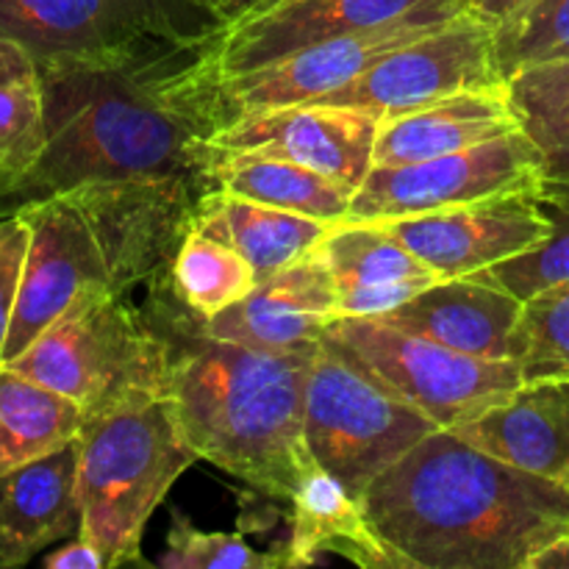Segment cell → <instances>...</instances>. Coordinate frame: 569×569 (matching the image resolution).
<instances>
[{
    "instance_id": "1",
    "label": "cell",
    "mask_w": 569,
    "mask_h": 569,
    "mask_svg": "<svg viewBox=\"0 0 569 569\" xmlns=\"http://www.w3.org/2000/svg\"><path fill=\"white\" fill-rule=\"evenodd\" d=\"M220 31V28H217ZM209 39L114 59L37 61L44 144L9 183L0 217L94 183L214 187V137L231 122Z\"/></svg>"
},
{
    "instance_id": "2",
    "label": "cell",
    "mask_w": 569,
    "mask_h": 569,
    "mask_svg": "<svg viewBox=\"0 0 569 569\" xmlns=\"http://www.w3.org/2000/svg\"><path fill=\"white\" fill-rule=\"evenodd\" d=\"M367 517L415 569H528L569 533V489L439 428L367 487Z\"/></svg>"
},
{
    "instance_id": "3",
    "label": "cell",
    "mask_w": 569,
    "mask_h": 569,
    "mask_svg": "<svg viewBox=\"0 0 569 569\" xmlns=\"http://www.w3.org/2000/svg\"><path fill=\"white\" fill-rule=\"evenodd\" d=\"M317 348H244L206 337L198 320L187 348L176 350L170 387L198 459L270 498L292 500L317 465L306 442V383Z\"/></svg>"
},
{
    "instance_id": "4",
    "label": "cell",
    "mask_w": 569,
    "mask_h": 569,
    "mask_svg": "<svg viewBox=\"0 0 569 569\" xmlns=\"http://www.w3.org/2000/svg\"><path fill=\"white\" fill-rule=\"evenodd\" d=\"M194 461L170 395L83 422L78 537L103 553L106 569L142 565L144 526Z\"/></svg>"
},
{
    "instance_id": "5",
    "label": "cell",
    "mask_w": 569,
    "mask_h": 569,
    "mask_svg": "<svg viewBox=\"0 0 569 569\" xmlns=\"http://www.w3.org/2000/svg\"><path fill=\"white\" fill-rule=\"evenodd\" d=\"M172 361L170 339L126 295H94L72 303L6 367L70 398L87 422L167 398Z\"/></svg>"
},
{
    "instance_id": "6",
    "label": "cell",
    "mask_w": 569,
    "mask_h": 569,
    "mask_svg": "<svg viewBox=\"0 0 569 569\" xmlns=\"http://www.w3.org/2000/svg\"><path fill=\"white\" fill-rule=\"evenodd\" d=\"M433 431L439 426L431 417L322 339L306 383V442L317 465L356 498Z\"/></svg>"
},
{
    "instance_id": "7",
    "label": "cell",
    "mask_w": 569,
    "mask_h": 569,
    "mask_svg": "<svg viewBox=\"0 0 569 569\" xmlns=\"http://www.w3.org/2000/svg\"><path fill=\"white\" fill-rule=\"evenodd\" d=\"M322 339L448 431L506 403L526 383L515 359L459 353L381 317H337Z\"/></svg>"
},
{
    "instance_id": "8",
    "label": "cell",
    "mask_w": 569,
    "mask_h": 569,
    "mask_svg": "<svg viewBox=\"0 0 569 569\" xmlns=\"http://www.w3.org/2000/svg\"><path fill=\"white\" fill-rule=\"evenodd\" d=\"M189 0H0V37L37 61L114 59L209 39Z\"/></svg>"
},
{
    "instance_id": "9",
    "label": "cell",
    "mask_w": 569,
    "mask_h": 569,
    "mask_svg": "<svg viewBox=\"0 0 569 569\" xmlns=\"http://www.w3.org/2000/svg\"><path fill=\"white\" fill-rule=\"evenodd\" d=\"M545 159L522 128L498 139L398 167H372L345 222L433 214L503 194H542Z\"/></svg>"
},
{
    "instance_id": "10",
    "label": "cell",
    "mask_w": 569,
    "mask_h": 569,
    "mask_svg": "<svg viewBox=\"0 0 569 569\" xmlns=\"http://www.w3.org/2000/svg\"><path fill=\"white\" fill-rule=\"evenodd\" d=\"M14 214L28 226V253L0 365L17 359L78 300L120 295L109 250L72 194L33 200Z\"/></svg>"
},
{
    "instance_id": "11",
    "label": "cell",
    "mask_w": 569,
    "mask_h": 569,
    "mask_svg": "<svg viewBox=\"0 0 569 569\" xmlns=\"http://www.w3.org/2000/svg\"><path fill=\"white\" fill-rule=\"evenodd\" d=\"M465 14L467 9L461 0H431L381 28L322 39L259 70L228 78L222 81L228 117L237 120V117L287 109V106L317 103L365 76L370 67L409 44L411 39L426 37Z\"/></svg>"
},
{
    "instance_id": "12",
    "label": "cell",
    "mask_w": 569,
    "mask_h": 569,
    "mask_svg": "<svg viewBox=\"0 0 569 569\" xmlns=\"http://www.w3.org/2000/svg\"><path fill=\"white\" fill-rule=\"evenodd\" d=\"M509 83L495 53V26L465 14L389 53L361 78L317 103L350 106L381 117L409 114L461 92Z\"/></svg>"
},
{
    "instance_id": "13",
    "label": "cell",
    "mask_w": 569,
    "mask_h": 569,
    "mask_svg": "<svg viewBox=\"0 0 569 569\" xmlns=\"http://www.w3.org/2000/svg\"><path fill=\"white\" fill-rule=\"evenodd\" d=\"M426 261L442 281L476 276L537 248L553 231L539 194H503L433 214L372 222Z\"/></svg>"
},
{
    "instance_id": "14",
    "label": "cell",
    "mask_w": 569,
    "mask_h": 569,
    "mask_svg": "<svg viewBox=\"0 0 569 569\" xmlns=\"http://www.w3.org/2000/svg\"><path fill=\"white\" fill-rule=\"evenodd\" d=\"M381 117L333 103H300L237 117L214 137L217 153H259L322 172L359 192L372 170Z\"/></svg>"
},
{
    "instance_id": "15",
    "label": "cell",
    "mask_w": 569,
    "mask_h": 569,
    "mask_svg": "<svg viewBox=\"0 0 569 569\" xmlns=\"http://www.w3.org/2000/svg\"><path fill=\"white\" fill-rule=\"evenodd\" d=\"M431 0H283L264 14L217 31L209 67L220 81L272 64L306 44L370 31L411 14Z\"/></svg>"
},
{
    "instance_id": "16",
    "label": "cell",
    "mask_w": 569,
    "mask_h": 569,
    "mask_svg": "<svg viewBox=\"0 0 569 569\" xmlns=\"http://www.w3.org/2000/svg\"><path fill=\"white\" fill-rule=\"evenodd\" d=\"M337 320V283L317 250L256 283L248 298L211 320H200L206 337L244 348L292 353L317 348Z\"/></svg>"
},
{
    "instance_id": "17",
    "label": "cell",
    "mask_w": 569,
    "mask_h": 569,
    "mask_svg": "<svg viewBox=\"0 0 569 569\" xmlns=\"http://www.w3.org/2000/svg\"><path fill=\"white\" fill-rule=\"evenodd\" d=\"M522 300L487 272L433 281L381 320L478 359H511Z\"/></svg>"
},
{
    "instance_id": "18",
    "label": "cell",
    "mask_w": 569,
    "mask_h": 569,
    "mask_svg": "<svg viewBox=\"0 0 569 569\" xmlns=\"http://www.w3.org/2000/svg\"><path fill=\"white\" fill-rule=\"evenodd\" d=\"M78 439L0 478V569L26 567L81 533Z\"/></svg>"
},
{
    "instance_id": "19",
    "label": "cell",
    "mask_w": 569,
    "mask_h": 569,
    "mask_svg": "<svg viewBox=\"0 0 569 569\" xmlns=\"http://www.w3.org/2000/svg\"><path fill=\"white\" fill-rule=\"evenodd\" d=\"M453 431L472 448L569 489L567 378L522 383L506 403Z\"/></svg>"
},
{
    "instance_id": "20",
    "label": "cell",
    "mask_w": 569,
    "mask_h": 569,
    "mask_svg": "<svg viewBox=\"0 0 569 569\" xmlns=\"http://www.w3.org/2000/svg\"><path fill=\"white\" fill-rule=\"evenodd\" d=\"M315 250L337 283V317H381L442 281L372 222H339Z\"/></svg>"
},
{
    "instance_id": "21",
    "label": "cell",
    "mask_w": 569,
    "mask_h": 569,
    "mask_svg": "<svg viewBox=\"0 0 569 569\" xmlns=\"http://www.w3.org/2000/svg\"><path fill=\"white\" fill-rule=\"evenodd\" d=\"M289 569L342 559L361 569H415L406 556L389 548L367 517L365 503L320 465L311 467L292 495Z\"/></svg>"
},
{
    "instance_id": "22",
    "label": "cell",
    "mask_w": 569,
    "mask_h": 569,
    "mask_svg": "<svg viewBox=\"0 0 569 569\" xmlns=\"http://www.w3.org/2000/svg\"><path fill=\"white\" fill-rule=\"evenodd\" d=\"M517 128L522 126L509 83L461 92L409 114L381 120L372 167H398L459 153Z\"/></svg>"
},
{
    "instance_id": "23",
    "label": "cell",
    "mask_w": 569,
    "mask_h": 569,
    "mask_svg": "<svg viewBox=\"0 0 569 569\" xmlns=\"http://www.w3.org/2000/svg\"><path fill=\"white\" fill-rule=\"evenodd\" d=\"M192 226L242 253L259 283L309 256L333 228L328 222L256 203L222 189H211L200 198Z\"/></svg>"
},
{
    "instance_id": "24",
    "label": "cell",
    "mask_w": 569,
    "mask_h": 569,
    "mask_svg": "<svg viewBox=\"0 0 569 569\" xmlns=\"http://www.w3.org/2000/svg\"><path fill=\"white\" fill-rule=\"evenodd\" d=\"M214 187L328 226L345 222L353 200L348 187L331 181L322 172L259 153H217Z\"/></svg>"
},
{
    "instance_id": "25",
    "label": "cell",
    "mask_w": 569,
    "mask_h": 569,
    "mask_svg": "<svg viewBox=\"0 0 569 569\" xmlns=\"http://www.w3.org/2000/svg\"><path fill=\"white\" fill-rule=\"evenodd\" d=\"M83 411L64 395L0 365V478L81 437Z\"/></svg>"
},
{
    "instance_id": "26",
    "label": "cell",
    "mask_w": 569,
    "mask_h": 569,
    "mask_svg": "<svg viewBox=\"0 0 569 569\" xmlns=\"http://www.w3.org/2000/svg\"><path fill=\"white\" fill-rule=\"evenodd\" d=\"M256 283L253 267L242 253L194 226L170 267V287L178 303L203 322L248 298Z\"/></svg>"
},
{
    "instance_id": "27",
    "label": "cell",
    "mask_w": 569,
    "mask_h": 569,
    "mask_svg": "<svg viewBox=\"0 0 569 569\" xmlns=\"http://www.w3.org/2000/svg\"><path fill=\"white\" fill-rule=\"evenodd\" d=\"M509 92L522 131L542 150V192L569 194V61L517 72Z\"/></svg>"
},
{
    "instance_id": "28",
    "label": "cell",
    "mask_w": 569,
    "mask_h": 569,
    "mask_svg": "<svg viewBox=\"0 0 569 569\" xmlns=\"http://www.w3.org/2000/svg\"><path fill=\"white\" fill-rule=\"evenodd\" d=\"M42 144L39 64L20 42L0 37V172L14 181L37 161Z\"/></svg>"
},
{
    "instance_id": "29",
    "label": "cell",
    "mask_w": 569,
    "mask_h": 569,
    "mask_svg": "<svg viewBox=\"0 0 569 569\" xmlns=\"http://www.w3.org/2000/svg\"><path fill=\"white\" fill-rule=\"evenodd\" d=\"M511 359L522 381H569V281L533 295L511 337Z\"/></svg>"
},
{
    "instance_id": "30",
    "label": "cell",
    "mask_w": 569,
    "mask_h": 569,
    "mask_svg": "<svg viewBox=\"0 0 569 569\" xmlns=\"http://www.w3.org/2000/svg\"><path fill=\"white\" fill-rule=\"evenodd\" d=\"M495 53L503 78L531 67L569 61V0H528L495 26Z\"/></svg>"
},
{
    "instance_id": "31",
    "label": "cell",
    "mask_w": 569,
    "mask_h": 569,
    "mask_svg": "<svg viewBox=\"0 0 569 569\" xmlns=\"http://www.w3.org/2000/svg\"><path fill=\"white\" fill-rule=\"evenodd\" d=\"M539 206L553 222V231L537 248L489 267V278L526 303L533 295L569 281V194H539Z\"/></svg>"
},
{
    "instance_id": "32",
    "label": "cell",
    "mask_w": 569,
    "mask_h": 569,
    "mask_svg": "<svg viewBox=\"0 0 569 569\" xmlns=\"http://www.w3.org/2000/svg\"><path fill=\"white\" fill-rule=\"evenodd\" d=\"M164 569H287V556L259 553L242 533L198 531L183 515L172 517L167 550L159 561Z\"/></svg>"
},
{
    "instance_id": "33",
    "label": "cell",
    "mask_w": 569,
    "mask_h": 569,
    "mask_svg": "<svg viewBox=\"0 0 569 569\" xmlns=\"http://www.w3.org/2000/svg\"><path fill=\"white\" fill-rule=\"evenodd\" d=\"M28 253V226L20 214L0 217V356L9 337L14 317L17 295H20L22 267Z\"/></svg>"
},
{
    "instance_id": "34",
    "label": "cell",
    "mask_w": 569,
    "mask_h": 569,
    "mask_svg": "<svg viewBox=\"0 0 569 569\" xmlns=\"http://www.w3.org/2000/svg\"><path fill=\"white\" fill-rule=\"evenodd\" d=\"M42 565L48 569H106V559L89 539L72 537L64 548L44 556Z\"/></svg>"
},
{
    "instance_id": "35",
    "label": "cell",
    "mask_w": 569,
    "mask_h": 569,
    "mask_svg": "<svg viewBox=\"0 0 569 569\" xmlns=\"http://www.w3.org/2000/svg\"><path fill=\"white\" fill-rule=\"evenodd\" d=\"M189 3H192L206 20H211L220 28H228L233 26V22L242 20V17H248L259 0H189Z\"/></svg>"
},
{
    "instance_id": "36",
    "label": "cell",
    "mask_w": 569,
    "mask_h": 569,
    "mask_svg": "<svg viewBox=\"0 0 569 569\" xmlns=\"http://www.w3.org/2000/svg\"><path fill=\"white\" fill-rule=\"evenodd\" d=\"M526 3L528 0H461L467 14L478 17V20L489 22V26H500V22L509 20V17Z\"/></svg>"
},
{
    "instance_id": "37",
    "label": "cell",
    "mask_w": 569,
    "mask_h": 569,
    "mask_svg": "<svg viewBox=\"0 0 569 569\" xmlns=\"http://www.w3.org/2000/svg\"><path fill=\"white\" fill-rule=\"evenodd\" d=\"M528 569H569V533L548 545L542 553L533 556Z\"/></svg>"
},
{
    "instance_id": "38",
    "label": "cell",
    "mask_w": 569,
    "mask_h": 569,
    "mask_svg": "<svg viewBox=\"0 0 569 569\" xmlns=\"http://www.w3.org/2000/svg\"><path fill=\"white\" fill-rule=\"evenodd\" d=\"M283 0H259V3L253 6V11H250L248 17H256V14H264V11H270V9H276V6H281ZM244 20V17H242Z\"/></svg>"
},
{
    "instance_id": "39",
    "label": "cell",
    "mask_w": 569,
    "mask_h": 569,
    "mask_svg": "<svg viewBox=\"0 0 569 569\" xmlns=\"http://www.w3.org/2000/svg\"><path fill=\"white\" fill-rule=\"evenodd\" d=\"M9 183H11L9 178H6L3 172H0V198H3V192H6V189H9Z\"/></svg>"
}]
</instances>
